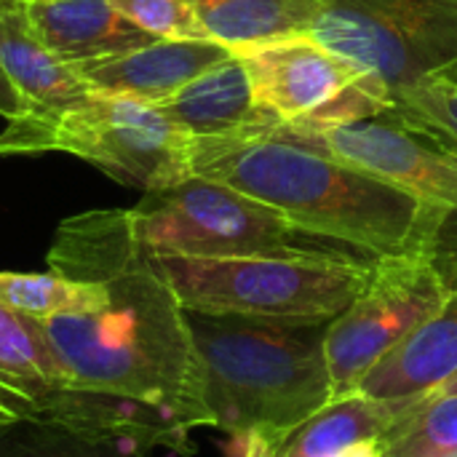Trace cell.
<instances>
[{
  "label": "cell",
  "instance_id": "6da1fadb",
  "mask_svg": "<svg viewBox=\"0 0 457 457\" xmlns=\"http://www.w3.org/2000/svg\"><path fill=\"white\" fill-rule=\"evenodd\" d=\"M46 260L48 270L104 292L96 311L35 319L72 383L145 407L182 431L209 428L187 313L139 241L131 209L67 217Z\"/></svg>",
  "mask_w": 457,
  "mask_h": 457
},
{
  "label": "cell",
  "instance_id": "7a4b0ae2",
  "mask_svg": "<svg viewBox=\"0 0 457 457\" xmlns=\"http://www.w3.org/2000/svg\"><path fill=\"white\" fill-rule=\"evenodd\" d=\"M190 166L193 177L246 193L297 230L372 260L434 254L450 220L396 185L276 137H193Z\"/></svg>",
  "mask_w": 457,
  "mask_h": 457
},
{
  "label": "cell",
  "instance_id": "3957f363",
  "mask_svg": "<svg viewBox=\"0 0 457 457\" xmlns=\"http://www.w3.org/2000/svg\"><path fill=\"white\" fill-rule=\"evenodd\" d=\"M209 428L244 436L292 428L335 399L324 335L329 321L185 311Z\"/></svg>",
  "mask_w": 457,
  "mask_h": 457
},
{
  "label": "cell",
  "instance_id": "277c9868",
  "mask_svg": "<svg viewBox=\"0 0 457 457\" xmlns=\"http://www.w3.org/2000/svg\"><path fill=\"white\" fill-rule=\"evenodd\" d=\"M75 155L120 185L158 193L193 177V137L158 104L88 91L51 110L24 112L0 131V155Z\"/></svg>",
  "mask_w": 457,
  "mask_h": 457
},
{
  "label": "cell",
  "instance_id": "5b68a950",
  "mask_svg": "<svg viewBox=\"0 0 457 457\" xmlns=\"http://www.w3.org/2000/svg\"><path fill=\"white\" fill-rule=\"evenodd\" d=\"M185 311L332 321L370 281V257L153 254Z\"/></svg>",
  "mask_w": 457,
  "mask_h": 457
},
{
  "label": "cell",
  "instance_id": "8992f818",
  "mask_svg": "<svg viewBox=\"0 0 457 457\" xmlns=\"http://www.w3.org/2000/svg\"><path fill=\"white\" fill-rule=\"evenodd\" d=\"M134 230L153 254L177 257H364L297 230L276 209L228 185L190 177L145 193ZM372 260V257H370Z\"/></svg>",
  "mask_w": 457,
  "mask_h": 457
},
{
  "label": "cell",
  "instance_id": "52a82bcc",
  "mask_svg": "<svg viewBox=\"0 0 457 457\" xmlns=\"http://www.w3.org/2000/svg\"><path fill=\"white\" fill-rule=\"evenodd\" d=\"M257 104L273 131H327L383 118L394 110L391 88L353 59L308 35H292L241 54Z\"/></svg>",
  "mask_w": 457,
  "mask_h": 457
},
{
  "label": "cell",
  "instance_id": "ba28073f",
  "mask_svg": "<svg viewBox=\"0 0 457 457\" xmlns=\"http://www.w3.org/2000/svg\"><path fill=\"white\" fill-rule=\"evenodd\" d=\"M0 399L24 418L62 423L88 434L129 436L187 455V431L166 418L72 383L35 319L0 305Z\"/></svg>",
  "mask_w": 457,
  "mask_h": 457
},
{
  "label": "cell",
  "instance_id": "9c48e42d",
  "mask_svg": "<svg viewBox=\"0 0 457 457\" xmlns=\"http://www.w3.org/2000/svg\"><path fill=\"white\" fill-rule=\"evenodd\" d=\"M450 295L431 252L380 257L356 300L327 324L324 351L335 396L356 394L364 378L426 327Z\"/></svg>",
  "mask_w": 457,
  "mask_h": 457
},
{
  "label": "cell",
  "instance_id": "30bf717a",
  "mask_svg": "<svg viewBox=\"0 0 457 457\" xmlns=\"http://www.w3.org/2000/svg\"><path fill=\"white\" fill-rule=\"evenodd\" d=\"M311 35L391 94L457 59V0H321Z\"/></svg>",
  "mask_w": 457,
  "mask_h": 457
},
{
  "label": "cell",
  "instance_id": "8fae6325",
  "mask_svg": "<svg viewBox=\"0 0 457 457\" xmlns=\"http://www.w3.org/2000/svg\"><path fill=\"white\" fill-rule=\"evenodd\" d=\"M233 48L217 40H153L112 59L91 62L75 72L96 94L134 96L161 104L190 80L230 59Z\"/></svg>",
  "mask_w": 457,
  "mask_h": 457
},
{
  "label": "cell",
  "instance_id": "7c38bea8",
  "mask_svg": "<svg viewBox=\"0 0 457 457\" xmlns=\"http://www.w3.org/2000/svg\"><path fill=\"white\" fill-rule=\"evenodd\" d=\"M404 410L410 407L378 402L356 391L335 396L292 428H257L230 439L238 445V457H329L361 439H380Z\"/></svg>",
  "mask_w": 457,
  "mask_h": 457
},
{
  "label": "cell",
  "instance_id": "4fadbf2b",
  "mask_svg": "<svg viewBox=\"0 0 457 457\" xmlns=\"http://www.w3.org/2000/svg\"><path fill=\"white\" fill-rule=\"evenodd\" d=\"M158 107L190 137H265L276 129L273 118L257 104L246 64L236 54Z\"/></svg>",
  "mask_w": 457,
  "mask_h": 457
},
{
  "label": "cell",
  "instance_id": "5bb4252c",
  "mask_svg": "<svg viewBox=\"0 0 457 457\" xmlns=\"http://www.w3.org/2000/svg\"><path fill=\"white\" fill-rule=\"evenodd\" d=\"M24 8L43 43L72 70L158 40L131 24L110 0H24Z\"/></svg>",
  "mask_w": 457,
  "mask_h": 457
},
{
  "label": "cell",
  "instance_id": "9a60e30c",
  "mask_svg": "<svg viewBox=\"0 0 457 457\" xmlns=\"http://www.w3.org/2000/svg\"><path fill=\"white\" fill-rule=\"evenodd\" d=\"M0 67L8 75L19 115L51 112L83 99L91 88L43 43L24 0H0Z\"/></svg>",
  "mask_w": 457,
  "mask_h": 457
},
{
  "label": "cell",
  "instance_id": "2e32d148",
  "mask_svg": "<svg viewBox=\"0 0 457 457\" xmlns=\"http://www.w3.org/2000/svg\"><path fill=\"white\" fill-rule=\"evenodd\" d=\"M457 372V278L439 313L420 327L402 348L383 359L359 386V394L378 402L412 407Z\"/></svg>",
  "mask_w": 457,
  "mask_h": 457
},
{
  "label": "cell",
  "instance_id": "e0dca14e",
  "mask_svg": "<svg viewBox=\"0 0 457 457\" xmlns=\"http://www.w3.org/2000/svg\"><path fill=\"white\" fill-rule=\"evenodd\" d=\"M206 32L241 54L292 35H308L321 0H187Z\"/></svg>",
  "mask_w": 457,
  "mask_h": 457
},
{
  "label": "cell",
  "instance_id": "ac0fdd59",
  "mask_svg": "<svg viewBox=\"0 0 457 457\" xmlns=\"http://www.w3.org/2000/svg\"><path fill=\"white\" fill-rule=\"evenodd\" d=\"M150 450L139 439L88 434L37 418L0 423V457H150Z\"/></svg>",
  "mask_w": 457,
  "mask_h": 457
},
{
  "label": "cell",
  "instance_id": "d6986e66",
  "mask_svg": "<svg viewBox=\"0 0 457 457\" xmlns=\"http://www.w3.org/2000/svg\"><path fill=\"white\" fill-rule=\"evenodd\" d=\"M104 292L94 281L64 278L48 273H11L0 270V305L27 319H51L62 313L96 311Z\"/></svg>",
  "mask_w": 457,
  "mask_h": 457
},
{
  "label": "cell",
  "instance_id": "ffe728a7",
  "mask_svg": "<svg viewBox=\"0 0 457 457\" xmlns=\"http://www.w3.org/2000/svg\"><path fill=\"white\" fill-rule=\"evenodd\" d=\"M383 457H447L457 453V394L415 402L380 436Z\"/></svg>",
  "mask_w": 457,
  "mask_h": 457
},
{
  "label": "cell",
  "instance_id": "44dd1931",
  "mask_svg": "<svg viewBox=\"0 0 457 457\" xmlns=\"http://www.w3.org/2000/svg\"><path fill=\"white\" fill-rule=\"evenodd\" d=\"M388 115L457 150V59L394 91Z\"/></svg>",
  "mask_w": 457,
  "mask_h": 457
},
{
  "label": "cell",
  "instance_id": "7402d4cb",
  "mask_svg": "<svg viewBox=\"0 0 457 457\" xmlns=\"http://www.w3.org/2000/svg\"><path fill=\"white\" fill-rule=\"evenodd\" d=\"M131 24L161 40H214L187 0H110Z\"/></svg>",
  "mask_w": 457,
  "mask_h": 457
},
{
  "label": "cell",
  "instance_id": "603a6c76",
  "mask_svg": "<svg viewBox=\"0 0 457 457\" xmlns=\"http://www.w3.org/2000/svg\"><path fill=\"white\" fill-rule=\"evenodd\" d=\"M0 115L8 118V120L19 115V96H16L8 75L3 72V67H0Z\"/></svg>",
  "mask_w": 457,
  "mask_h": 457
},
{
  "label": "cell",
  "instance_id": "cb8c5ba5",
  "mask_svg": "<svg viewBox=\"0 0 457 457\" xmlns=\"http://www.w3.org/2000/svg\"><path fill=\"white\" fill-rule=\"evenodd\" d=\"M329 457H383V445H380V439H361Z\"/></svg>",
  "mask_w": 457,
  "mask_h": 457
},
{
  "label": "cell",
  "instance_id": "d4e9b609",
  "mask_svg": "<svg viewBox=\"0 0 457 457\" xmlns=\"http://www.w3.org/2000/svg\"><path fill=\"white\" fill-rule=\"evenodd\" d=\"M16 418H24L16 407H11L5 399H0V423H8V420H16Z\"/></svg>",
  "mask_w": 457,
  "mask_h": 457
},
{
  "label": "cell",
  "instance_id": "484cf974",
  "mask_svg": "<svg viewBox=\"0 0 457 457\" xmlns=\"http://www.w3.org/2000/svg\"><path fill=\"white\" fill-rule=\"evenodd\" d=\"M439 394H457V372L450 378V380H447V383H442L436 391H431L428 396H439Z\"/></svg>",
  "mask_w": 457,
  "mask_h": 457
},
{
  "label": "cell",
  "instance_id": "4316f807",
  "mask_svg": "<svg viewBox=\"0 0 457 457\" xmlns=\"http://www.w3.org/2000/svg\"><path fill=\"white\" fill-rule=\"evenodd\" d=\"M447 457H457V453H453V455H447Z\"/></svg>",
  "mask_w": 457,
  "mask_h": 457
}]
</instances>
